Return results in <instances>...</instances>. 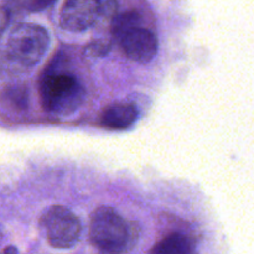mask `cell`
Segmentation results:
<instances>
[{
	"label": "cell",
	"mask_w": 254,
	"mask_h": 254,
	"mask_svg": "<svg viewBox=\"0 0 254 254\" xmlns=\"http://www.w3.org/2000/svg\"><path fill=\"white\" fill-rule=\"evenodd\" d=\"M124 55L139 64H148L156 56L159 41L151 30L144 26L135 27L118 40Z\"/></svg>",
	"instance_id": "6"
},
{
	"label": "cell",
	"mask_w": 254,
	"mask_h": 254,
	"mask_svg": "<svg viewBox=\"0 0 254 254\" xmlns=\"http://www.w3.org/2000/svg\"><path fill=\"white\" fill-rule=\"evenodd\" d=\"M40 226L49 245L56 250L74 247L81 238V221L64 206L55 205L47 208L40 218Z\"/></svg>",
	"instance_id": "4"
},
{
	"label": "cell",
	"mask_w": 254,
	"mask_h": 254,
	"mask_svg": "<svg viewBox=\"0 0 254 254\" xmlns=\"http://www.w3.org/2000/svg\"><path fill=\"white\" fill-rule=\"evenodd\" d=\"M49 45V32L44 26L34 22H20L10 31L7 52L17 64L32 67L41 61Z\"/></svg>",
	"instance_id": "3"
},
{
	"label": "cell",
	"mask_w": 254,
	"mask_h": 254,
	"mask_svg": "<svg viewBox=\"0 0 254 254\" xmlns=\"http://www.w3.org/2000/svg\"><path fill=\"white\" fill-rule=\"evenodd\" d=\"M195 241L184 233H170L150 250L155 254H190L195 252Z\"/></svg>",
	"instance_id": "8"
},
{
	"label": "cell",
	"mask_w": 254,
	"mask_h": 254,
	"mask_svg": "<svg viewBox=\"0 0 254 254\" xmlns=\"http://www.w3.org/2000/svg\"><path fill=\"white\" fill-rule=\"evenodd\" d=\"M102 12V0H64L60 11V25L69 32L91 29Z\"/></svg>",
	"instance_id": "5"
},
{
	"label": "cell",
	"mask_w": 254,
	"mask_h": 254,
	"mask_svg": "<svg viewBox=\"0 0 254 254\" xmlns=\"http://www.w3.org/2000/svg\"><path fill=\"white\" fill-rule=\"evenodd\" d=\"M89 238L92 245L106 253L128 252L138 242L136 225L124 220L113 207L96 208L89 221Z\"/></svg>",
	"instance_id": "2"
},
{
	"label": "cell",
	"mask_w": 254,
	"mask_h": 254,
	"mask_svg": "<svg viewBox=\"0 0 254 254\" xmlns=\"http://www.w3.org/2000/svg\"><path fill=\"white\" fill-rule=\"evenodd\" d=\"M56 0H25L24 5L29 11L40 12L49 9L51 5L55 4Z\"/></svg>",
	"instance_id": "12"
},
{
	"label": "cell",
	"mask_w": 254,
	"mask_h": 254,
	"mask_svg": "<svg viewBox=\"0 0 254 254\" xmlns=\"http://www.w3.org/2000/svg\"><path fill=\"white\" fill-rule=\"evenodd\" d=\"M4 252H14V253H16V252H17V250H16V248L9 247V248H5Z\"/></svg>",
	"instance_id": "14"
},
{
	"label": "cell",
	"mask_w": 254,
	"mask_h": 254,
	"mask_svg": "<svg viewBox=\"0 0 254 254\" xmlns=\"http://www.w3.org/2000/svg\"><path fill=\"white\" fill-rule=\"evenodd\" d=\"M139 26H143V16L138 10L134 9L117 12L111 20V32L117 41L127 32Z\"/></svg>",
	"instance_id": "9"
},
{
	"label": "cell",
	"mask_w": 254,
	"mask_h": 254,
	"mask_svg": "<svg viewBox=\"0 0 254 254\" xmlns=\"http://www.w3.org/2000/svg\"><path fill=\"white\" fill-rule=\"evenodd\" d=\"M40 99L47 113L68 116L84 101L86 89L78 76L59 67H47L40 78Z\"/></svg>",
	"instance_id": "1"
},
{
	"label": "cell",
	"mask_w": 254,
	"mask_h": 254,
	"mask_svg": "<svg viewBox=\"0 0 254 254\" xmlns=\"http://www.w3.org/2000/svg\"><path fill=\"white\" fill-rule=\"evenodd\" d=\"M112 44L107 39H97L86 45L83 52L89 57H103L111 51Z\"/></svg>",
	"instance_id": "10"
},
{
	"label": "cell",
	"mask_w": 254,
	"mask_h": 254,
	"mask_svg": "<svg viewBox=\"0 0 254 254\" xmlns=\"http://www.w3.org/2000/svg\"><path fill=\"white\" fill-rule=\"evenodd\" d=\"M2 96H4V98L6 99L12 107H15V108H25L27 104V97L25 88L14 87V88L7 89Z\"/></svg>",
	"instance_id": "11"
},
{
	"label": "cell",
	"mask_w": 254,
	"mask_h": 254,
	"mask_svg": "<svg viewBox=\"0 0 254 254\" xmlns=\"http://www.w3.org/2000/svg\"><path fill=\"white\" fill-rule=\"evenodd\" d=\"M138 109L129 102L109 104L99 114V124L111 130H124L138 121Z\"/></svg>",
	"instance_id": "7"
},
{
	"label": "cell",
	"mask_w": 254,
	"mask_h": 254,
	"mask_svg": "<svg viewBox=\"0 0 254 254\" xmlns=\"http://www.w3.org/2000/svg\"><path fill=\"white\" fill-rule=\"evenodd\" d=\"M10 20H11V15L9 10L5 6H0V39L10 25Z\"/></svg>",
	"instance_id": "13"
}]
</instances>
